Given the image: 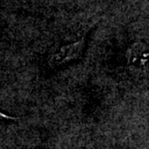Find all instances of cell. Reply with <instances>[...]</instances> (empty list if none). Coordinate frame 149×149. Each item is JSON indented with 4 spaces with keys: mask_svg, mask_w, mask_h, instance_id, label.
Segmentation results:
<instances>
[{
    "mask_svg": "<svg viewBox=\"0 0 149 149\" xmlns=\"http://www.w3.org/2000/svg\"><path fill=\"white\" fill-rule=\"evenodd\" d=\"M84 46L85 40L83 38L74 43L62 46L49 56V65L52 67H59L77 60L82 55Z\"/></svg>",
    "mask_w": 149,
    "mask_h": 149,
    "instance_id": "6da1fadb",
    "label": "cell"
},
{
    "mask_svg": "<svg viewBox=\"0 0 149 149\" xmlns=\"http://www.w3.org/2000/svg\"><path fill=\"white\" fill-rule=\"evenodd\" d=\"M129 66L138 72H145L148 67V49L143 43H135L129 47L127 52Z\"/></svg>",
    "mask_w": 149,
    "mask_h": 149,
    "instance_id": "7a4b0ae2",
    "label": "cell"
},
{
    "mask_svg": "<svg viewBox=\"0 0 149 149\" xmlns=\"http://www.w3.org/2000/svg\"><path fill=\"white\" fill-rule=\"evenodd\" d=\"M15 120H16V117H13V116H10L6 114V113L0 111V123H8V122L15 121Z\"/></svg>",
    "mask_w": 149,
    "mask_h": 149,
    "instance_id": "3957f363",
    "label": "cell"
}]
</instances>
